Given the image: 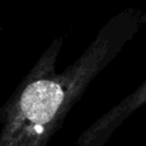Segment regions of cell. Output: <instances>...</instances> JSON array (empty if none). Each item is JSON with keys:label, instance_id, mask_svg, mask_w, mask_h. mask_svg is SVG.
I'll use <instances>...</instances> for the list:
<instances>
[{"label": "cell", "instance_id": "cell-1", "mask_svg": "<svg viewBox=\"0 0 146 146\" xmlns=\"http://www.w3.org/2000/svg\"><path fill=\"white\" fill-rule=\"evenodd\" d=\"M63 99V92L49 80H36L22 92L19 106L29 120L42 125L52 119Z\"/></svg>", "mask_w": 146, "mask_h": 146}, {"label": "cell", "instance_id": "cell-2", "mask_svg": "<svg viewBox=\"0 0 146 146\" xmlns=\"http://www.w3.org/2000/svg\"><path fill=\"white\" fill-rule=\"evenodd\" d=\"M34 130L36 131V133H41V132L43 131V127L40 125V124H35V125H34Z\"/></svg>", "mask_w": 146, "mask_h": 146}]
</instances>
